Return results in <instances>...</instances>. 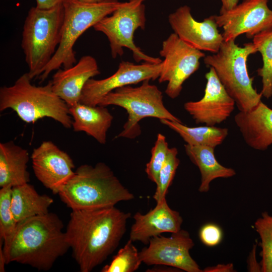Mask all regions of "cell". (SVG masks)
I'll return each mask as SVG.
<instances>
[{
  "instance_id": "26",
  "label": "cell",
  "mask_w": 272,
  "mask_h": 272,
  "mask_svg": "<svg viewBox=\"0 0 272 272\" xmlns=\"http://www.w3.org/2000/svg\"><path fill=\"white\" fill-rule=\"evenodd\" d=\"M254 226L260 238L262 272H272V215L263 212L254 222Z\"/></svg>"
},
{
  "instance_id": "14",
  "label": "cell",
  "mask_w": 272,
  "mask_h": 272,
  "mask_svg": "<svg viewBox=\"0 0 272 272\" xmlns=\"http://www.w3.org/2000/svg\"><path fill=\"white\" fill-rule=\"evenodd\" d=\"M207 84L202 98L184 104V109L196 123L215 126L225 121L232 114L236 104L216 75L214 69L205 75Z\"/></svg>"
},
{
  "instance_id": "5",
  "label": "cell",
  "mask_w": 272,
  "mask_h": 272,
  "mask_svg": "<svg viewBox=\"0 0 272 272\" xmlns=\"http://www.w3.org/2000/svg\"><path fill=\"white\" fill-rule=\"evenodd\" d=\"M64 16L63 4L48 9L32 7L23 28L21 47L30 78H38L60 42Z\"/></svg>"
},
{
  "instance_id": "17",
  "label": "cell",
  "mask_w": 272,
  "mask_h": 272,
  "mask_svg": "<svg viewBox=\"0 0 272 272\" xmlns=\"http://www.w3.org/2000/svg\"><path fill=\"white\" fill-rule=\"evenodd\" d=\"M133 219L129 239L146 245L151 238L162 233L178 232L183 223L180 213L169 206L166 197L156 202V206L147 213L137 212Z\"/></svg>"
},
{
  "instance_id": "18",
  "label": "cell",
  "mask_w": 272,
  "mask_h": 272,
  "mask_svg": "<svg viewBox=\"0 0 272 272\" xmlns=\"http://www.w3.org/2000/svg\"><path fill=\"white\" fill-rule=\"evenodd\" d=\"M100 74L96 59L84 55L73 66L57 70L51 80L53 90L69 106L75 105L87 82Z\"/></svg>"
},
{
  "instance_id": "13",
  "label": "cell",
  "mask_w": 272,
  "mask_h": 272,
  "mask_svg": "<svg viewBox=\"0 0 272 272\" xmlns=\"http://www.w3.org/2000/svg\"><path fill=\"white\" fill-rule=\"evenodd\" d=\"M162 66V61L135 64L122 61L116 72L109 77L89 79L83 89L79 102L93 106L98 105L106 95L117 88L158 79Z\"/></svg>"
},
{
  "instance_id": "28",
  "label": "cell",
  "mask_w": 272,
  "mask_h": 272,
  "mask_svg": "<svg viewBox=\"0 0 272 272\" xmlns=\"http://www.w3.org/2000/svg\"><path fill=\"white\" fill-rule=\"evenodd\" d=\"M177 154V148H169L165 161L159 172L156 190L153 196L156 202L166 197L180 163Z\"/></svg>"
},
{
  "instance_id": "16",
  "label": "cell",
  "mask_w": 272,
  "mask_h": 272,
  "mask_svg": "<svg viewBox=\"0 0 272 272\" xmlns=\"http://www.w3.org/2000/svg\"><path fill=\"white\" fill-rule=\"evenodd\" d=\"M168 21L174 33L182 40L200 51L216 53L224 41L214 16L197 21L187 6H181L170 14Z\"/></svg>"
},
{
  "instance_id": "23",
  "label": "cell",
  "mask_w": 272,
  "mask_h": 272,
  "mask_svg": "<svg viewBox=\"0 0 272 272\" xmlns=\"http://www.w3.org/2000/svg\"><path fill=\"white\" fill-rule=\"evenodd\" d=\"M53 202L51 197L39 194L29 183L12 187L11 207L17 223L28 218L47 214Z\"/></svg>"
},
{
  "instance_id": "33",
  "label": "cell",
  "mask_w": 272,
  "mask_h": 272,
  "mask_svg": "<svg viewBox=\"0 0 272 272\" xmlns=\"http://www.w3.org/2000/svg\"><path fill=\"white\" fill-rule=\"evenodd\" d=\"M67 0H36V6L41 9H48L63 4Z\"/></svg>"
},
{
  "instance_id": "27",
  "label": "cell",
  "mask_w": 272,
  "mask_h": 272,
  "mask_svg": "<svg viewBox=\"0 0 272 272\" xmlns=\"http://www.w3.org/2000/svg\"><path fill=\"white\" fill-rule=\"evenodd\" d=\"M129 239L124 246L115 255L111 262L105 265L102 272H133L137 270L142 263L140 252Z\"/></svg>"
},
{
  "instance_id": "10",
  "label": "cell",
  "mask_w": 272,
  "mask_h": 272,
  "mask_svg": "<svg viewBox=\"0 0 272 272\" xmlns=\"http://www.w3.org/2000/svg\"><path fill=\"white\" fill-rule=\"evenodd\" d=\"M160 54L164 60L158 81L168 83L165 92L175 99L180 95L183 83L197 71L199 60L205 54L173 33L162 42Z\"/></svg>"
},
{
  "instance_id": "32",
  "label": "cell",
  "mask_w": 272,
  "mask_h": 272,
  "mask_svg": "<svg viewBox=\"0 0 272 272\" xmlns=\"http://www.w3.org/2000/svg\"><path fill=\"white\" fill-rule=\"evenodd\" d=\"M233 263L219 264L208 266L202 270L204 272H233L235 271Z\"/></svg>"
},
{
  "instance_id": "24",
  "label": "cell",
  "mask_w": 272,
  "mask_h": 272,
  "mask_svg": "<svg viewBox=\"0 0 272 272\" xmlns=\"http://www.w3.org/2000/svg\"><path fill=\"white\" fill-rule=\"evenodd\" d=\"M160 122L177 133L186 143L215 148L222 144L228 134L227 128L215 126L189 127L182 122L160 119Z\"/></svg>"
},
{
  "instance_id": "35",
  "label": "cell",
  "mask_w": 272,
  "mask_h": 272,
  "mask_svg": "<svg viewBox=\"0 0 272 272\" xmlns=\"http://www.w3.org/2000/svg\"><path fill=\"white\" fill-rule=\"evenodd\" d=\"M1 241L0 244V271L4 272L5 271V265L6 264L5 257L4 256L3 251V247L2 246V241Z\"/></svg>"
},
{
  "instance_id": "15",
  "label": "cell",
  "mask_w": 272,
  "mask_h": 272,
  "mask_svg": "<svg viewBox=\"0 0 272 272\" xmlns=\"http://www.w3.org/2000/svg\"><path fill=\"white\" fill-rule=\"evenodd\" d=\"M31 159L35 176L53 194H58L75 174L72 158L51 141H44L34 148Z\"/></svg>"
},
{
  "instance_id": "31",
  "label": "cell",
  "mask_w": 272,
  "mask_h": 272,
  "mask_svg": "<svg viewBox=\"0 0 272 272\" xmlns=\"http://www.w3.org/2000/svg\"><path fill=\"white\" fill-rule=\"evenodd\" d=\"M223 236L221 227L214 223H208L203 225L199 231L200 240L208 247L219 245L222 240Z\"/></svg>"
},
{
  "instance_id": "22",
  "label": "cell",
  "mask_w": 272,
  "mask_h": 272,
  "mask_svg": "<svg viewBox=\"0 0 272 272\" xmlns=\"http://www.w3.org/2000/svg\"><path fill=\"white\" fill-rule=\"evenodd\" d=\"M184 149L190 161L199 170L201 179L198 191L200 192H208L211 182L215 179L228 178L236 175L234 169L225 167L219 163L215 157V148L186 144Z\"/></svg>"
},
{
  "instance_id": "4",
  "label": "cell",
  "mask_w": 272,
  "mask_h": 272,
  "mask_svg": "<svg viewBox=\"0 0 272 272\" xmlns=\"http://www.w3.org/2000/svg\"><path fill=\"white\" fill-rule=\"evenodd\" d=\"M28 73L10 86L0 88V111L12 109L27 123L51 118L66 128L72 127L73 118L67 104L53 90L51 80L42 86L31 83Z\"/></svg>"
},
{
  "instance_id": "11",
  "label": "cell",
  "mask_w": 272,
  "mask_h": 272,
  "mask_svg": "<svg viewBox=\"0 0 272 272\" xmlns=\"http://www.w3.org/2000/svg\"><path fill=\"white\" fill-rule=\"evenodd\" d=\"M268 0H243L232 9L214 18L219 27L223 29L224 41L246 34L248 38L272 30V10Z\"/></svg>"
},
{
  "instance_id": "12",
  "label": "cell",
  "mask_w": 272,
  "mask_h": 272,
  "mask_svg": "<svg viewBox=\"0 0 272 272\" xmlns=\"http://www.w3.org/2000/svg\"><path fill=\"white\" fill-rule=\"evenodd\" d=\"M148 244L139 252L146 264L167 265L187 272L202 271L190 254L194 243L187 231L180 229L170 237H154Z\"/></svg>"
},
{
  "instance_id": "34",
  "label": "cell",
  "mask_w": 272,
  "mask_h": 272,
  "mask_svg": "<svg viewBox=\"0 0 272 272\" xmlns=\"http://www.w3.org/2000/svg\"><path fill=\"white\" fill-rule=\"evenodd\" d=\"M222 7L220 11V14L228 11L238 5L239 0H221Z\"/></svg>"
},
{
  "instance_id": "19",
  "label": "cell",
  "mask_w": 272,
  "mask_h": 272,
  "mask_svg": "<svg viewBox=\"0 0 272 272\" xmlns=\"http://www.w3.org/2000/svg\"><path fill=\"white\" fill-rule=\"evenodd\" d=\"M234 121L252 149L263 151L272 145V109L261 101L251 110L237 113Z\"/></svg>"
},
{
  "instance_id": "30",
  "label": "cell",
  "mask_w": 272,
  "mask_h": 272,
  "mask_svg": "<svg viewBox=\"0 0 272 272\" xmlns=\"http://www.w3.org/2000/svg\"><path fill=\"white\" fill-rule=\"evenodd\" d=\"M169 149L166 137L159 133L151 150L150 160L147 163L145 169L148 178L155 184L157 182L159 172L165 161Z\"/></svg>"
},
{
  "instance_id": "3",
  "label": "cell",
  "mask_w": 272,
  "mask_h": 272,
  "mask_svg": "<svg viewBox=\"0 0 272 272\" xmlns=\"http://www.w3.org/2000/svg\"><path fill=\"white\" fill-rule=\"evenodd\" d=\"M58 194L72 210L112 207L134 198L133 193L103 162L79 166Z\"/></svg>"
},
{
  "instance_id": "6",
  "label": "cell",
  "mask_w": 272,
  "mask_h": 272,
  "mask_svg": "<svg viewBox=\"0 0 272 272\" xmlns=\"http://www.w3.org/2000/svg\"><path fill=\"white\" fill-rule=\"evenodd\" d=\"M257 50L252 42L240 47L235 40L223 41L219 51L203 58L205 64L214 69L217 76L240 111L248 112L261 101V94L253 87L249 76L248 57Z\"/></svg>"
},
{
  "instance_id": "1",
  "label": "cell",
  "mask_w": 272,
  "mask_h": 272,
  "mask_svg": "<svg viewBox=\"0 0 272 272\" xmlns=\"http://www.w3.org/2000/svg\"><path fill=\"white\" fill-rule=\"evenodd\" d=\"M130 216L115 206L72 210L65 232L81 272L91 271L115 251Z\"/></svg>"
},
{
  "instance_id": "20",
  "label": "cell",
  "mask_w": 272,
  "mask_h": 272,
  "mask_svg": "<svg viewBox=\"0 0 272 272\" xmlns=\"http://www.w3.org/2000/svg\"><path fill=\"white\" fill-rule=\"evenodd\" d=\"M69 109L74 131L85 132L99 143L106 144L107 133L113 117L105 106H93L79 102L69 106Z\"/></svg>"
},
{
  "instance_id": "21",
  "label": "cell",
  "mask_w": 272,
  "mask_h": 272,
  "mask_svg": "<svg viewBox=\"0 0 272 272\" xmlns=\"http://www.w3.org/2000/svg\"><path fill=\"white\" fill-rule=\"evenodd\" d=\"M27 150L11 141L0 143V187H13L29 183Z\"/></svg>"
},
{
  "instance_id": "7",
  "label": "cell",
  "mask_w": 272,
  "mask_h": 272,
  "mask_svg": "<svg viewBox=\"0 0 272 272\" xmlns=\"http://www.w3.org/2000/svg\"><path fill=\"white\" fill-rule=\"evenodd\" d=\"M117 0H102L97 3H84L67 0L63 3L64 16L59 45L51 59L38 78L43 82L53 71L67 69L76 64L74 46L78 38L89 28L110 15L122 5Z\"/></svg>"
},
{
  "instance_id": "25",
  "label": "cell",
  "mask_w": 272,
  "mask_h": 272,
  "mask_svg": "<svg viewBox=\"0 0 272 272\" xmlns=\"http://www.w3.org/2000/svg\"><path fill=\"white\" fill-rule=\"evenodd\" d=\"M252 43L262 56V66L257 71L261 78L262 96H272V30L262 32L253 38Z\"/></svg>"
},
{
  "instance_id": "29",
  "label": "cell",
  "mask_w": 272,
  "mask_h": 272,
  "mask_svg": "<svg viewBox=\"0 0 272 272\" xmlns=\"http://www.w3.org/2000/svg\"><path fill=\"white\" fill-rule=\"evenodd\" d=\"M12 187L0 189V240L4 242V245L11 239L18 223L11 207Z\"/></svg>"
},
{
  "instance_id": "9",
  "label": "cell",
  "mask_w": 272,
  "mask_h": 272,
  "mask_svg": "<svg viewBox=\"0 0 272 272\" xmlns=\"http://www.w3.org/2000/svg\"><path fill=\"white\" fill-rule=\"evenodd\" d=\"M145 0H129L96 24L95 31L103 33L109 42L113 58L122 56L123 48L131 50L134 59L140 61L159 63L162 60L147 55L134 43L133 35L138 29L144 30L146 25Z\"/></svg>"
},
{
  "instance_id": "36",
  "label": "cell",
  "mask_w": 272,
  "mask_h": 272,
  "mask_svg": "<svg viewBox=\"0 0 272 272\" xmlns=\"http://www.w3.org/2000/svg\"><path fill=\"white\" fill-rule=\"evenodd\" d=\"M79 1L84 2V3H97L102 1V0H78Z\"/></svg>"
},
{
  "instance_id": "8",
  "label": "cell",
  "mask_w": 272,
  "mask_h": 272,
  "mask_svg": "<svg viewBox=\"0 0 272 272\" xmlns=\"http://www.w3.org/2000/svg\"><path fill=\"white\" fill-rule=\"evenodd\" d=\"M146 80L138 87L131 85L117 88L106 95L98 105H115L126 111L128 117L122 130L115 138L134 139L141 133L139 122L146 117H154L182 122L165 106L162 92Z\"/></svg>"
},
{
  "instance_id": "2",
  "label": "cell",
  "mask_w": 272,
  "mask_h": 272,
  "mask_svg": "<svg viewBox=\"0 0 272 272\" xmlns=\"http://www.w3.org/2000/svg\"><path fill=\"white\" fill-rule=\"evenodd\" d=\"M63 224L53 213L18 222L9 242L3 246L6 264L16 262L47 271L70 248Z\"/></svg>"
}]
</instances>
